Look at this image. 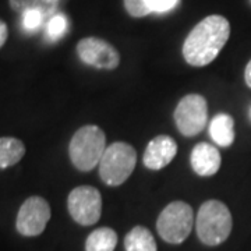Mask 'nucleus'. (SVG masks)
I'll return each instance as SVG.
<instances>
[{"label":"nucleus","mask_w":251,"mask_h":251,"mask_svg":"<svg viewBox=\"0 0 251 251\" xmlns=\"http://www.w3.org/2000/svg\"><path fill=\"white\" fill-rule=\"evenodd\" d=\"M221 162V152L212 144L198 143L191 151V168L201 177L216 175Z\"/></svg>","instance_id":"obj_11"},{"label":"nucleus","mask_w":251,"mask_h":251,"mask_svg":"<svg viewBox=\"0 0 251 251\" xmlns=\"http://www.w3.org/2000/svg\"><path fill=\"white\" fill-rule=\"evenodd\" d=\"M177 153V144L171 135H156L152 138L144 152L143 162L151 171H161L171 163Z\"/></svg>","instance_id":"obj_10"},{"label":"nucleus","mask_w":251,"mask_h":251,"mask_svg":"<svg viewBox=\"0 0 251 251\" xmlns=\"http://www.w3.org/2000/svg\"><path fill=\"white\" fill-rule=\"evenodd\" d=\"M66 28H67L66 17L57 14V16H53V17L50 18V21L48 24V34H49V36L52 39H59L64 34Z\"/></svg>","instance_id":"obj_18"},{"label":"nucleus","mask_w":251,"mask_h":251,"mask_svg":"<svg viewBox=\"0 0 251 251\" xmlns=\"http://www.w3.org/2000/svg\"><path fill=\"white\" fill-rule=\"evenodd\" d=\"M117 233L110 227L95 229L85 240V251H115Z\"/></svg>","instance_id":"obj_15"},{"label":"nucleus","mask_w":251,"mask_h":251,"mask_svg":"<svg viewBox=\"0 0 251 251\" xmlns=\"http://www.w3.org/2000/svg\"><path fill=\"white\" fill-rule=\"evenodd\" d=\"M69 214L78 225L91 226L102 215V196L92 186L73 188L67 200Z\"/></svg>","instance_id":"obj_6"},{"label":"nucleus","mask_w":251,"mask_h":251,"mask_svg":"<svg viewBox=\"0 0 251 251\" xmlns=\"http://www.w3.org/2000/svg\"><path fill=\"white\" fill-rule=\"evenodd\" d=\"M126 251H158L152 233L145 226H134L125 237Z\"/></svg>","instance_id":"obj_14"},{"label":"nucleus","mask_w":251,"mask_h":251,"mask_svg":"<svg viewBox=\"0 0 251 251\" xmlns=\"http://www.w3.org/2000/svg\"><path fill=\"white\" fill-rule=\"evenodd\" d=\"M244 78H246V84L251 88V60L249 64L246 66V72H244Z\"/></svg>","instance_id":"obj_22"},{"label":"nucleus","mask_w":251,"mask_h":251,"mask_svg":"<svg viewBox=\"0 0 251 251\" xmlns=\"http://www.w3.org/2000/svg\"><path fill=\"white\" fill-rule=\"evenodd\" d=\"M177 0H150V6L152 11H158V13H163L168 11L172 7H175Z\"/></svg>","instance_id":"obj_20"},{"label":"nucleus","mask_w":251,"mask_h":251,"mask_svg":"<svg viewBox=\"0 0 251 251\" xmlns=\"http://www.w3.org/2000/svg\"><path fill=\"white\" fill-rule=\"evenodd\" d=\"M52 211L45 198L34 196L27 198L20 206L16 219V229L25 237L39 236L50 221Z\"/></svg>","instance_id":"obj_8"},{"label":"nucleus","mask_w":251,"mask_h":251,"mask_svg":"<svg viewBox=\"0 0 251 251\" xmlns=\"http://www.w3.org/2000/svg\"><path fill=\"white\" fill-rule=\"evenodd\" d=\"M25 155V145L21 140L14 137L0 138V168L7 169L16 165Z\"/></svg>","instance_id":"obj_13"},{"label":"nucleus","mask_w":251,"mask_h":251,"mask_svg":"<svg viewBox=\"0 0 251 251\" xmlns=\"http://www.w3.org/2000/svg\"><path fill=\"white\" fill-rule=\"evenodd\" d=\"M106 135L95 125L82 126L73 135L69 153L70 161L81 172H90L99 166L106 151Z\"/></svg>","instance_id":"obj_2"},{"label":"nucleus","mask_w":251,"mask_h":251,"mask_svg":"<svg viewBox=\"0 0 251 251\" xmlns=\"http://www.w3.org/2000/svg\"><path fill=\"white\" fill-rule=\"evenodd\" d=\"M230 36V24L224 16H208L191 29L184 44V60L194 67L212 63Z\"/></svg>","instance_id":"obj_1"},{"label":"nucleus","mask_w":251,"mask_h":251,"mask_svg":"<svg viewBox=\"0 0 251 251\" xmlns=\"http://www.w3.org/2000/svg\"><path fill=\"white\" fill-rule=\"evenodd\" d=\"M44 18L45 17L39 11H28V13L24 14L23 23H24V27L27 28V29H35V28L41 25Z\"/></svg>","instance_id":"obj_19"},{"label":"nucleus","mask_w":251,"mask_h":251,"mask_svg":"<svg viewBox=\"0 0 251 251\" xmlns=\"http://www.w3.org/2000/svg\"><path fill=\"white\" fill-rule=\"evenodd\" d=\"M7 35H9V32H7V25H6L4 21H1V23H0V46H3L6 44Z\"/></svg>","instance_id":"obj_21"},{"label":"nucleus","mask_w":251,"mask_h":251,"mask_svg":"<svg viewBox=\"0 0 251 251\" xmlns=\"http://www.w3.org/2000/svg\"><path fill=\"white\" fill-rule=\"evenodd\" d=\"M211 138L219 147H230L234 141V120L227 113L216 115L209 125Z\"/></svg>","instance_id":"obj_12"},{"label":"nucleus","mask_w":251,"mask_h":251,"mask_svg":"<svg viewBox=\"0 0 251 251\" xmlns=\"http://www.w3.org/2000/svg\"><path fill=\"white\" fill-rule=\"evenodd\" d=\"M137 165V152L127 143H113L99 162V176L108 186L116 187L131 176Z\"/></svg>","instance_id":"obj_4"},{"label":"nucleus","mask_w":251,"mask_h":251,"mask_svg":"<svg viewBox=\"0 0 251 251\" xmlns=\"http://www.w3.org/2000/svg\"><path fill=\"white\" fill-rule=\"evenodd\" d=\"M193 225V208L184 201H173L165 206L158 216L156 230L166 243L180 244L190 236Z\"/></svg>","instance_id":"obj_5"},{"label":"nucleus","mask_w":251,"mask_h":251,"mask_svg":"<svg viewBox=\"0 0 251 251\" xmlns=\"http://www.w3.org/2000/svg\"><path fill=\"white\" fill-rule=\"evenodd\" d=\"M232 214L222 201L208 200L200 206L197 214L198 239L205 246H219L232 232Z\"/></svg>","instance_id":"obj_3"},{"label":"nucleus","mask_w":251,"mask_h":251,"mask_svg":"<svg viewBox=\"0 0 251 251\" xmlns=\"http://www.w3.org/2000/svg\"><path fill=\"white\" fill-rule=\"evenodd\" d=\"M77 54L80 60L91 67L100 70H115L120 64V53L108 41L97 36H88L77 44Z\"/></svg>","instance_id":"obj_9"},{"label":"nucleus","mask_w":251,"mask_h":251,"mask_svg":"<svg viewBox=\"0 0 251 251\" xmlns=\"http://www.w3.org/2000/svg\"><path fill=\"white\" fill-rule=\"evenodd\" d=\"M11 9L23 16L28 11H39L44 17H49L57 6V0H9Z\"/></svg>","instance_id":"obj_16"},{"label":"nucleus","mask_w":251,"mask_h":251,"mask_svg":"<svg viewBox=\"0 0 251 251\" xmlns=\"http://www.w3.org/2000/svg\"><path fill=\"white\" fill-rule=\"evenodd\" d=\"M208 105L206 99L198 94H190L180 102L175 110V122L179 131L186 137L200 134L206 126Z\"/></svg>","instance_id":"obj_7"},{"label":"nucleus","mask_w":251,"mask_h":251,"mask_svg":"<svg viewBox=\"0 0 251 251\" xmlns=\"http://www.w3.org/2000/svg\"><path fill=\"white\" fill-rule=\"evenodd\" d=\"M125 7L133 17H145L152 13L150 0H125Z\"/></svg>","instance_id":"obj_17"}]
</instances>
